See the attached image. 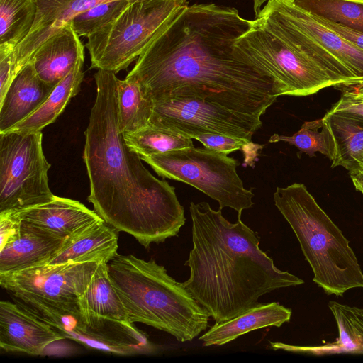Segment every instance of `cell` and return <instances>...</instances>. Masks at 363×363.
I'll list each match as a JSON object with an SVG mask.
<instances>
[{
  "instance_id": "obj_32",
  "label": "cell",
  "mask_w": 363,
  "mask_h": 363,
  "mask_svg": "<svg viewBox=\"0 0 363 363\" xmlns=\"http://www.w3.org/2000/svg\"><path fill=\"white\" fill-rule=\"evenodd\" d=\"M74 0H37V13L28 35L19 44L30 40L50 26Z\"/></svg>"
},
{
  "instance_id": "obj_26",
  "label": "cell",
  "mask_w": 363,
  "mask_h": 363,
  "mask_svg": "<svg viewBox=\"0 0 363 363\" xmlns=\"http://www.w3.org/2000/svg\"><path fill=\"white\" fill-rule=\"evenodd\" d=\"M78 303L82 308L101 316L122 322H130L127 311L111 281L106 262L99 264Z\"/></svg>"
},
{
  "instance_id": "obj_18",
  "label": "cell",
  "mask_w": 363,
  "mask_h": 363,
  "mask_svg": "<svg viewBox=\"0 0 363 363\" xmlns=\"http://www.w3.org/2000/svg\"><path fill=\"white\" fill-rule=\"evenodd\" d=\"M55 86L43 81L31 63L13 79L0 100V133L26 119L46 100Z\"/></svg>"
},
{
  "instance_id": "obj_5",
  "label": "cell",
  "mask_w": 363,
  "mask_h": 363,
  "mask_svg": "<svg viewBox=\"0 0 363 363\" xmlns=\"http://www.w3.org/2000/svg\"><path fill=\"white\" fill-rule=\"evenodd\" d=\"M274 201L296 236L316 284L336 296L363 289V272L350 241L303 184L277 187Z\"/></svg>"
},
{
  "instance_id": "obj_31",
  "label": "cell",
  "mask_w": 363,
  "mask_h": 363,
  "mask_svg": "<svg viewBox=\"0 0 363 363\" xmlns=\"http://www.w3.org/2000/svg\"><path fill=\"white\" fill-rule=\"evenodd\" d=\"M132 0H116L98 4L74 17L70 23L79 37H88L116 18Z\"/></svg>"
},
{
  "instance_id": "obj_39",
  "label": "cell",
  "mask_w": 363,
  "mask_h": 363,
  "mask_svg": "<svg viewBox=\"0 0 363 363\" xmlns=\"http://www.w3.org/2000/svg\"><path fill=\"white\" fill-rule=\"evenodd\" d=\"M253 1V9L255 16H257L259 11L262 9V6L267 3L269 0H252Z\"/></svg>"
},
{
  "instance_id": "obj_11",
  "label": "cell",
  "mask_w": 363,
  "mask_h": 363,
  "mask_svg": "<svg viewBox=\"0 0 363 363\" xmlns=\"http://www.w3.org/2000/svg\"><path fill=\"white\" fill-rule=\"evenodd\" d=\"M148 125L194 138L220 134L252 141L262 126L259 117L236 112L195 97H173L153 101Z\"/></svg>"
},
{
  "instance_id": "obj_21",
  "label": "cell",
  "mask_w": 363,
  "mask_h": 363,
  "mask_svg": "<svg viewBox=\"0 0 363 363\" xmlns=\"http://www.w3.org/2000/svg\"><path fill=\"white\" fill-rule=\"evenodd\" d=\"M328 307L337 325L339 337L335 342L319 347L296 346L269 342L270 347L273 350L316 354L343 352L363 354V308L335 301H330Z\"/></svg>"
},
{
  "instance_id": "obj_33",
  "label": "cell",
  "mask_w": 363,
  "mask_h": 363,
  "mask_svg": "<svg viewBox=\"0 0 363 363\" xmlns=\"http://www.w3.org/2000/svg\"><path fill=\"white\" fill-rule=\"evenodd\" d=\"M194 139L201 142L206 148L227 155L240 150L249 142L242 138L211 133L200 134L195 136Z\"/></svg>"
},
{
  "instance_id": "obj_13",
  "label": "cell",
  "mask_w": 363,
  "mask_h": 363,
  "mask_svg": "<svg viewBox=\"0 0 363 363\" xmlns=\"http://www.w3.org/2000/svg\"><path fill=\"white\" fill-rule=\"evenodd\" d=\"M0 274L47 264L65 239L17 219L11 212L0 213Z\"/></svg>"
},
{
  "instance_id": "obj_20",
  "label": "cell",
  "mask_w": 363,
  "mask_h": 363,
  "mask_svg": "<svg viewBox=\"0 0 363 363\" xmlns=\"http://www.w3.org/2000/svg\"><path fill=\"white\" fill-rule=\"evenodd\" d=\"M291 310L277 302L259 303L228 320L216 322L199 337L203 345L221 346L250 331L289 322Z\"/></svg>"
},
{
  "instance_id": "obj_1",
  "label": "cell",
  "mask_w": 363,
  "mask_h": 363,
  "mask_svg": "<svg viewBox=\"0 0 363 363\" xmlns=\"http://www.w3.org/2000/svg\"><path fill=\"white\" fill-rule=\"evenodd\" d=\"M251 24L234 7L189 5L127 76L138 79L153 101L195 97L261 118L279 96L270 75L234 53L235 43Z\"/></svg>"
},
{
  "instance_id": "obj_7",
  "label": "cell",
  "mask_w": 363,
  "mask_h": 363,
  "mask_svg": "<svg viewBox=\"0 0 363 363\" xmlns=\"http://www.w3.org/2000/svg\"><path fill=\"white\" fill-rule=\"evenodd\" d=\"M21 308L57 333L85 347L119 355L150 354L156 347L131 322L109 319L82 308L78 301L53 302L12 297Z\"/></svg>"
},
{
  "instance_id": "obj_19",
  "label": "cell",
  "mask_w": 363,
  "mask_h": 363,
  "mask_svg": "<svg viewBox=\"0 0 363 363\" xmlns=\"http://www.w3.org/2000/svg\"><path fill=\"white\" fill-rule=\"evenodd\" d=\"M118 231L104 220L65 240L47 264L96 262L108 263L118 255Z\"/></svg>"
},
{
  "instance_id": "obj_14",
  "label": "cell",
  "mask_w": 363,
  "mask_h": 363,
  "mask_svg": "<svg viewBox=\"0 0 363 363\" xmlns=\"http://www.w3.org/2000/svg\"><path fill=\"white\" fill-rule=\"evenodd\" d=\"M65 339L52 327L15 301H0V347L6 352L40 355L49 345Z\"/></svg>"
},
{
  "instance_id": "obj_27",
  "label": "cell",
  "mask_w": 363,
  "mask_h": 363,
  "mask_svg": "<svg viewBox=\"0 0 363 363\" xmlns=\"http://www.w3.org/2000/svg\"><path fill=\"white\" fill-rule=\"evenodd\" d=\"M281 141L295 146L301 152L310 157L320 152L332 161L336 154L335 139L323 118L305 122L299 130L291 136L275 133L269 140V143Z\"/></svg>"
},
{
  "instance_id": "obj_35",
  "label": "cell",
  "mask_w": 363,
  "mask_h": 363,
  "mask_svg": "<svg viewBox=\"0 0 363 363\" xmlns=\"http://www.w3.org/2000/svg\"><path fill=\"white\" fill-rule=\"evenodd\" d=\"M317 20H318L320 23H322L325 26L328 27L331 30L336 32L341 37L352 43L357 48H360L363 50V34L360 33H357L350 30L345 27H343L339 24L335 23L330 22L318 17H316Z\"/></svg>"
},
{
  "instance_id": "obj_12",
  "label": "cell",
  "mask_w": 363,
  "mask_h": 363,
  "mask_svg": "<svg viewBox=\"0 0 363 363\" xmlns=\"http://www.w3.org/2000/svg\"><path fill=\"white\" fill-rule=\"evenodd\" d=\"M99 263L44 264L0 274V285L11 297L76 302L89 286Z\"/></svg>"
},
{
  "instance_id": "obj_4",
  "label": "cell",
  "mask_w": 363,
  "mask_h": 363,
  "mask_svg": "<svg viewBox=\"0 0 363 363\" xmlns=\"http://www.w3.org/2000/svg\"><path fill=\"white\" fill-rule=\"evenodd\" d=\"M108 269L130 322L164 331L182 342L207 328L208 311L154 259L118 254Z\"/></svg>"
},
{
  "instance_id": "obj_3",
  "label": "cell",
  "mask_w": 363,
  "mask_h": 363,
  "mask_svg": "<svg viewBox=\"0 0 363 363\" xmlns=\"http://www.w3.org/2000/svg\"><path fill=\"white\" fill-rule=\"evenodd\" d=\"M189 212L193 247L184 263L190 276L182 284L216 322L256 306L267 293L304 283L275 266L241 214L232 223L221 209L215 211L204 201L191 202Z\"/></svg>"
},
{
  "instance_id": "obj_8",
  "label": "cell",
  "mask_w": 363,
  "mask_h": 363,
  "mask_svg": "<svg viewBox=\"0 0 363 363\" xmlns=\"http://www.w3.org/2000/svg\"><path fill=\"white\" fill-rule=\"evenodd\" d=\"M233 50L238 58L270 75L279 96H306L342 84L288 41L254 20Z\"/></svg>"
},
{
  "instance_id": "obj_23",
  "label": "cell",
  "mask_w": 363,
  "mask_h": 363,
  "mask_svg": "<svg viewBox=\"0 0 363 363\" xmlns=\"http://www.w3.org/2000/svg\"><path fill=\"white\" fill-rule=\"evenodd\" d=\"M84 57H80L69 74L53 89L41 106L26 119L8 131L36 133L52 123L72 98L80 90L84 73L82 70Z\"/></svg>"
},
{
  "instance_id": "obj_30",
  "label": "cell",
  "mask_w": 363,
  "mask_h": 363,
  "mask_svg": "<svg viewBox=\"0 0 363 363\" xmlns=\"http://www.w3.org/2000/svg\"><path fill=\"white\" fill-rule=\"evenodd\" d=\"M111 1L116 0H74L50 26L30 40L16 48L13 55L16 61L22 65L28 64L41 44L65 25L69 23L74 17L98 4Z\"/></svg>"
},
{
  "instance_id": "obj_28",
  "label": "cell",
  "mask_w": 363,
  "mask_h": 363,
  "mask_svg": "<svg viewBox=\"0 0 363 363\" xmlns=\"http://www.w3.org/2000/svg\"><path fill=\"white\" fill-rule=\"evenodd\" d=\"M123 137L126 145L140 157L194 146L193 138L188 135L150 125L138 131L124 133Z\"/></svg>"
},
{
  "instance_id": "obj_2",
  "label": "cell",
  "mask_w": 363,
  "mask_h": 363,
  "mask_svg": "<svg viewBox=\"0 0 363 363\" xmlns=\"http://www.w3.org/2000/svg\"><path fill=\"white\" fill-rule=\"evenodd\" d=\"M94 77L96 96L83 152L87 199L106 223L148 249L152 242L178 235L186 222L184 208L175 188L155 177L126 145L118 126L116 73L98 69Z\"/></svg>"
},
{
  "instance_id": "obj_34",
  "label": "cell",
  "mask_w": 363,
  "mask_h": 363,
  "mask_svg": "<svg viewBox=\"0 0 363 363\" xmlns=\"http://www.w3.org/2000/svg\"><path fill=\"white\" fill-rule=\"evenodd\" d=\"M330 113H344L363 117V98L345 91L340 99L328 111Z\"/></svg>"
},
{
  "instance_id": "obj_38",
  "label": "cell",
  "mask_w": 363,
  "mask_h": 363,
  "mask_svg": "<svg viewBox=\"0 0 363 363\" xmlns=\"http://www.w3.org/2000/svg\"><path fill=\"white\" fill-rule=\"evenodd\" d=\"M350 177L355 189L363 195V170L350 175Z\"/></svg>"
},
{
  "instance_id": "obj_29",
  "label": "cell",
  "mask_w": 363,
  "mask_h": 363,
  "mask_svg": "<svg viewBox=\"0 0 363 363\" xmlns=\"http://www.w3.org/2000/svg\"><path fill=\"white\" fill-rule=\"evenodd\" d=\"M311 14L363 34V0H295Z\"/></svg>"
},
{
  "instance_id": "obj_25",
  "label": "cell",
  "mask_w": 363,
  "mask_h": 363,
  "mask_svg": "<svg viewBox=\"0 0 363 363\" xmlns=\"http://www.w3.org/2000/svg\"><path fill=\"white\" fill-rule=\"evenodd\" d=\"M37 0H0V57L10 55L28 35Z\"/></svg>"
},
{
  "instance_id": "obj_17",
  "label": "cell",
  "mask_w": 363,
  "mask_h": 363,
  "mask_svg": "<svg viewBox=\"0 0 363 363\" xmlns=\"http://www.w3.org/2000/svg\"><path fill=\"white\" fill-rule=\"evenodd\" d=\"M82 57L84 46L69 22L41 44L30 63L43 81L56 86Z\"/></svg>"
},
{
  "instance_id": "obj_24",
  "label": "cell",
  "mask_w": 363,
  "mask_h": 363,
  "mask_svg": "<svg viewBox=\"0 0 363 363\" xmlns=\"http://www.w3.org/2000/svg\"><path fill=\"white\" fill-rule=\"evenodd\" d=\"M153 100L146 94L140 82L126 76L118 80V126L124 134L138 131L148 125Z\"/></svg>"
},
{
  "instance_id": "obj_15",
  "label": "cell",
  "mask_w": 363,
  "mask_h": 363,
  "mask_svg": "<svg viewBox=\"0 0 363 363\" xmlns=\"http://www.w3.org/2000/svg\"><path fill=\"white\" fill-rule=\"evenodd\" d=\"M10 212L17 219L65 240L103 220L81 202L57 196L47 203Z\"/></svg>"
},
{
  "instance_id": "obj_6",
  "label": "cell",
  "mask_w": 363,
  "mask_h": 363,
  "mask_svg": "<svg viewBox=\"0 0 363 363\" xmlns=\"http://www.w3.org/2000/svg\"><path fill=\"white\" fill-rule=\"evenodd\" d=\"M188 0H132L87 37L91 68L125 69L187 6Z\"/></svg>"
},
{
  "instance_id": "obj_40",
  "label": "cell",
  "mask_w": 363,
  "mask_h": 363,
  "mask_svg": "<svg viewBox=\"0 0 363 363\" xmlns=\"http://www.w3.org/2000/svg\"><path fill=\"white\" fill-rule=\"evenodd\" d=\"M362 170H363V168H362Z\"/></svg>"
},
{
  "instance_id": "obj_16",
  "label": "cell",
  "mask_w": 363,
  "mask_h": 363,
  "mask_svg": "<svg viewBox=\"0 0 363 363\" xmlns=\"http://www.w3.org/2000/svg\"><path fill=\"white\" fill-rule=\"evenodd\" d=\"M266 5L284 16L339 60L357 77H363V50L323 25L295 0H269Z\"/></svg>"
},
{
  "instance_id": "obj_22",
  "label": "cell",
  "mask_w": 363,
  "mask_h": 363,
  "mask_svg": "<svg viewBox=\"0 0 363 363\" xmlns=\"http://www.w3.org/2000/svg\"><path fill=\"white\" fill-rule=\"evenodd\" d=\"M331 130L336 144V154L331 167L346 169L350 175L363 168V117L327 111L323 117Z\"/></svg>"
},
{
  "instance_id": "obj_9",
  "label": "cell",
  "mask_w": 363,
  "mask_h": 363,
  "mask_svg": "<svg viewBox=\"0 0 363 363\" xmlns=\"http://www.w3.org/2000/svg\"><path fill=\"white\" fill-rule=\"evenodd\" d=\"M140 158L159 176L186 183L217 201L221 210L230 207L242 214L254 205L253 192L237 173L239 162L227 154L191 146Z\"/></svg>"
},
{
  "instance_id": "obj_10",
  "label": "cell",
  "mask_w": 363,
  "mask_h": 363,
  "mask_svg": "<svg viewBox=\"0 0 363 363\" xmlns=\"http://www.w3.org/2000/svg\"><path fill=\"white\" fill-rule=\"evenodd\" d=\"M43 134L0 133V213L16 211L52 201Z\"/></svg>"
},
{
  "instance_id": "obj_37",
  "label": "cell",
  "mask_w": 363,
  "mask_h": 363,
  "mask_svg": "<svg viewBox=\"0 0 363 363\" xmlns=\"http://www.w3.org/2000/svg\"><path fill=\"white\" fill-rule=\"evenodd\" d=\"M338 87L342 88V91L363 98V77L352 79L344 85L338 86Z\"/></svg>"
},
{
  "instance_id": "obj_36",
  "label": "cell",
  "mask_w": 363,
  "mask_h": 363,
  "mask_svg": "<svg viewBox=\"0 0 363 363\" xmlns=\"http://www.w3.org/2000/svg\"><path fill=\"white\" fill-rule=\"evenodd\" d=\"M263 145L253 143L252 141L247 142L240 150L243 152L245 165L253 166L255 162L258 150L262 149Z\"/></svg>"
}]
</instances>
